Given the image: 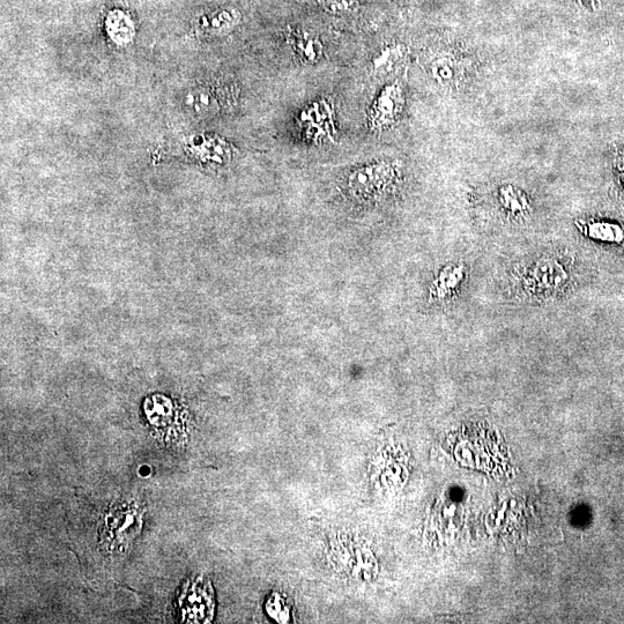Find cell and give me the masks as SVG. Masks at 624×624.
<instances>
[{
	"instance_id": "cell-6",
	"label": "cell",
	"mask_w": 624,
	"mask_h": 624,
	"mask_svg": "<svg viewBox=\"0 0 624 624\" xmlns=\"http://www.w3.org/2000/svg\"><path fill=\"white\" fill-rule=\"evenodd\" d=\"M108 525V534L110 536H116L120 542H128L140 530L141 518L136 508H121L111 512L106 520Z\"/></svg>"
},
{
	"instance_id": "cell-9",
	"label": "cell",
	"mask_w": 624,
	"mask_h": 624,
	"mask_svg": "<svg viewBox=\"0 0 624 624\" xmlns=\"http://www.w3.org/2000/svg\"><path fill=\"white\" fill-rule=\"evenodd\" d=\"M288 40L295 55L304 64L312 65L321 61L324 54L323 44L316 37L308 33L291 32Z\"/></svg>"
},
{
	"instance_id": "cell-11",
	"label": "cell",
	"mask_w": 624,
	"mask_h": 624,
	"mask_svg": "<svg viewBox=\"0 0 624 624\" xmlns=\"http://www.w3.org/2000/svg\"><path fill=\"white\" fill-rule=\"evenodd\" d=\"M500 205L510 218H525L530 212V200L525 192L514 187V185H504L499 191Z\"/></svg>"
},
{
	"instance_id": "cell-10",
	"label": "cell",
	"mask_w": 624,
	"mask_h": 624,
	"mask_svg": "<svg viewBox=\"0 0 624 624\" xmlns=\"http://www.w3.org/2000/svg\"><path fill=\"white\" fill-rule=\"evenodd\" d=\"M407 59V49L403 44L384 48L373 61V72L377 77H386L401 68Z\"/></svg>"
},
{
	"instance_id": "cell-5",
	"label": "cell",
	"mask_w": 624,
	"mask_h": 624,
	"mask_svg": "<svg viewBox=\"0 0 624 624\" xmlns=\"http://www.w3.org/2000/svg\"><path fill=\"white\" fill-rule=\"evenodd\" d=\"M230 93L227 87L198 85L184 96L183 106L187 113L197 120H206L220 113L227 106Z\"/></svg>"
},
{
	"instance_id": "cell-1",
	"label": "cell",
	"mask_w": 624,
	"mask_h": 624,
	"mask_svg": "<svg viewBox=\"0 0 624 624\" xmlns=\"http://www.w3.org/2000/svg\"><path fill=\"white\" fill-rule=\"evenodd\" d=\"M569 280V271L559 258L544 256L527 269L523 277V287L531 296L548 299L563 293Z\"/></svg>"
},
{
	"instance_id": "cell-15",
	"label": "cell",
	"mask_w": 624,
	"mask_h": 624,
	"mask_svg": "<svg viewBox=\"0 0 624 624\" xmlns=\"http://www.w3.org/2000/svg\"><path fill=\"white\" fill-rule=\"evenodd\" d=\"M146 414L152 425L162 427L166 425L170 414H172V408H170V403L165 397L153 399L151 405L147 404L146 406Z\"/></svg>"
},
{
	"instance_id": "cell-8",
	"label": "cell",
	"mask_w": 624,
	"mask_h": 624,
	"mask_svg": "<svg viewBox=\"0 0 624 624\" xmlns=\"http://www.w3.org/2000/svg\"><path fill=\"white\" fill-rule=\"evenodd\" d=\"M239 21V13L230 10H221L208 13L195 22L196 31L202 35H218L232 29Z\"/></svg>"
},
{
	"instance_id": "cell-14",
	"label": "cell",
	"mask_w": 624,
	"mask_h": 624,
	"mask_svg": "<svg viewBox=\"0 0 624 624\" xmlns=\"http://www.w3.org/2000/svg\"><path fill=\"white\" fill-rule=\"evenodd\" d=\"M585 235L593 240L609 243H622L624 241V228L613 222L590 221L582 226Z\"/></svg>"
},
{
	"instance_id": "cell-4",
	"label": "cell",
	"mask_w": 624,
	"mask_h": 624,
	"mask_svg": "<svg viewBox=\"0 0 624 624\" xmlns=\"http://www.w3.org/2000/svg\"><path fill=\"white\" fill-rule=\"evenodd\" d=\"M405 107L404 89L399 83L386 86L377 96L369 113L370 129L382 132L395 125Z\"/></svg>"
},
{
	"instance_id": "cell-3",
	"label": "cell",
	"mask_w": 624,
	"mask_h": 624,
	"mask_svg": "<svg viewBox=\"0 0 624 624\" xmlns=\"http://www.w3.org/2000/svg\"><path fill=\"white\" fill-rule=\"evenodd\" d=\"M213 597L210 585L202 579L184 585L178 593L177 607L182 622L207 623L213 616Z\"/></svg>"
},
{
	"instance_id": "cell-2",
	"label": "cell",
	"mask_w": 624,
	"mask_h": 624,
	"mask_svg": "<svg viewBox=\"0 0 624 624\" xmlns=\"http://www.w3.org/2000/svg\"><path fill=\"white\" fill-rule=\"evenodd\" d=\"M397 167L392 162H376L353 170L347 187L355 198L375 200L384 195L397 178Z\"/></svg>"
},
{
	"instance_id": "cell-7",
	"label": "cell",
	"mask_w": 624,
	"mask_h": 624,
	"mask_svg": "<svg viewBox=\"0 0 624 624\" xmlns=\"http://www.w3.org/2000/svg\"><path fill=\"white\" fill-rule=\"evenodd\" d=\"M104 28H106L109 39L117 46L126 47L135 40L136 22L128 12L121 9L111 10L107 14L106 20H104Z\"/></svg>"
},
{
	"instance_id": "cell-13",
	"label": "cell",
	"mask_w": 624,
	"mask_h": 624,
	"mask_svg": "<svg viewBox=\"0 0 624 624\" xmlns=\"http://www.w3.org/2000/svg\"><path fill=\"white\" fill-rule=\"evenodd\" d=\"M462 70L463 66L460 65L458 59L450 54L437 56L432 64H430L432 76L442 85L457 83L460 74H462Z\"/></svg>"
},
{
	"instance_id": "cell-12",
	"label": "cell",
	"mask_w": 624,
	"mask_h": 624,
	"mask_svg": "<svg viewBox=\"0 0 624 624\" xmlns=\"http://www.w3.org/2000/svg\"><path fill=\"white\" fill-rule=\"evenodd\" d=\"M466 277V267L464 264H452L444 269L435 280L433 286V296L436 299H447L457 291L460 284Z\"/></svg>"
},
{
	"instance_id": "cell-16",
	"label": "cell",
	"mask_w": 624,
	"mask_h": 624,
	"mask_svg": "<svg viewBox=\"0 0 624 624\" xmlns=\"http://www.w3.org/2000/svg\"><path fill=\"white\" fill-rule=\"evenodd\" d=\"M323 4L329 10L336 12L351 11L354 6L349 0H323Z\"/></svg>"
}]
</instances>
